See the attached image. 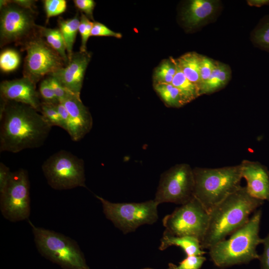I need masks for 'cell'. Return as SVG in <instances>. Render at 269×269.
I'll return each instance as SVG.
<instances>
[{"instance_id": "obj_1", "label": "cell", "mask_w": 269, "mask_h": 269, "mask_svg": "<svg viewBox=\"0 0 269 269\" xmlns=\"http://www.w3.org/2000/svg\"><path fill=\"white\" fill-rule=\"evenodd\" d=\"M0 151L17 153L42 146L52 127L30 106L1 100Z\"/></svg>"}, {"instance_id": "obj_2", "label": "cell", "mask_w": 269, "mask_h": 269, "mask_svg": "<svg viewBox=\"0 0 269 269\" xmlns=\"http://www.w3.org/2000/svg\"><path fill=\"white\" fill-rule=\"evenodd\" d=\"M264 201L255 198L246 187L241 186L209 211L208 225L201 247L209 249L242 227L250 219L251 214Z\"/></svg>"}, {"instance_id": "obj_3", "label": "cell", "mask_w": 269, "mask_h": 269, "mask_svg": "<svg viewBox=\"0 0 269 269\" xmlns=\"http://www.w3.org/2000/svg\"><path fill=\"white\" fill-rule=\"evenodd\" d=\"M262 215L261 209L256 210L247 223L231 234L229 239L219 242L209 249L210 258L215 266L225 268L259 259L257 247L263 241L259 235Z\"/></svg>"}, {"instance_id": "obj_4", "label": "cell", "mask_w": 269, "mask_h": 269, "mask_svg": "<svg viewBox=\"0 0 269 269\" xmlns=\"http://www.w3.org/2000/svg\"><path fill=\"white\" fill-rule=\"evenodd\" d=\"M193 170L194 196L208 212L241 186L240 164L215 168L196 167Z\"/></svg>"}, {"instance_id": "obj_5", "label": "cell", "mask_w": 269, "mask_h": 269, "mask_svg": "<svg viewBox=\"0 0 269 269\" xmlns=\"http://www.w3.org/2000/svg\"><path fill=\"white\" fill-rule=\"evenodd\" d=\"M28 222L42 256L63 269H90L76 241L61 233L36 227L29 219Z\"/></svg>"}, {"instance_id": "obj_6", "label": "cell", "mask_w": 269, "mask_h": 269, "mask_svg": "<svg viewBox=\"0 0 269 269\" xmlns=\"http://www.w3.org/2000/svg\"><path fill=\"white\" fill-rule=\"evenodd\" d=\"M102 203L106 217L124 234L134 231L139 226L152 224L158 218L154 200L140 203H113L96 195Z\"/></svg>"}, {"instance_id": "obj_7", "label": "cell", "mask_w": 269, "mask_h": 269, "mask_svg": "<svg viewBox=\"0 0 269 269\" xmlns=\"http://www.w3.org/2000/svg\"><path fill=\"white\" fill-rule=\"evenodd\" d=\"M42 170L54 189L86 188L84 161L69 151L62 150L52 154L44 162Z\"/></svg>"}, {"instance_id": "obj_8", "label": "cell", "mask_w": 269, "mask_h": 269, "mask_svg": "<svg viewBox=\"0 0 269 269\" xmlns=\"http://www.w3.org/2000/svg\"><path fill=\"white\" fill-rule=\"evenodd\" d=\"M209 222V212L194 196L163 219L164 233L177 236H191L201 243Z\"/></svg>"}, {"instance_id": "obj_9", "label": "cell", "mask_w": 269, "mask_h": 269, "mask_svg": "<svg viewBox=\"0 0 269 269\" xmlns=\"http://www.w3.org/2000/svg\"><path fill=\"white\" fill-rule=\"evenodd\" d=\"M0 47L15 42L23 44L37 33L35 12L11 0H0Z\"/></svg>"}, {"instance_id": "obj_10", "label": "cell", "mask_w": 269, "mask_h": 269, "mask_svg": "<svg viewBox=\"0 0 269 269\" xmlns=\"http://www.w3.org/2000/svg\"><path fill=\"white\" fill-rule=\"evenodd\" d=\"M22 45L26 52L23 77L35 84L45 75L66 66L60 56L39 35L38 31Z\"/></svg>"}, {"instance_id": "obj_11", "label": "cell", "mask_w": 269, "mask_h": 269, "mask_svg": "<svg viewBox=\"0 0 269 269\" xmlns=\"http://www.w3.org/2000/svg\"><path fill=\"white\" fill-rule=\"evenodd\" d=\"M194 187L193 168L187 163L177 164L161 174L154 200L158 205H183L194 197Z\"/></svg>"}, {"instance_id": "obj_12", "label": "cell", "mask_w": 269, "mask_h": 269, "mask_svg": "<svg viewBox=\"0 0 269 269\" xmlns=\"http://www.w3.org/2000/svg\"><path fill=\"white\" fill-rule=\"evenodd\" d=\"M30 184L26 170L12 172L4 190L0 193V208L3 217L11 222L28 219L30 214Z\"/></svg>"}, {"instance_id": "obj_13", "label": "cell", "mask_w": 269, "mask_h": 269, "mask_svg": "<svg viewBox=\"0 0 269 269\" xmlns=\"http://www.w3.org/2000/svg\"><path fill=\"white\" fill-rule=\"evenodd\" d=\"M90 59L91 54L87 51L73 52L66 66L49 75L55 78L69 92L80 96Z\"/></svg>"}, {"instance_id": "obj_14", "label": "cell", "mask_w": 269, "mask_h": 269, "mask_svg": "<svg viewBox=\"0 0 269 269\" xmlns=\"http://www.w3.org/2000/svg\"><path fill=\"white\" fill-rule=\"evenodd\" d=\"M69 113L67 132L74 141L82 139L91 131L93 119L80 97L71 93L62 103Z\"/></svg>"}, {"instance_id": "obj_15", "label": "cell", "mask_w": 269, "mask_h": 269, "mask_svg": "<svg viewBox=\"0 0 269 269\" xmlns=\"http://www.w3.org/2000/svg\"><path fill=\"white\" fill-rule=\"evenodd\" d=\"M0 99L31 106L40 112L41 101L36 84L23 77L13 80L2 81L0 85Z\"/></svg>"}, {"instance_id": "obj_16", "label": "cell", "mask_w": 269, "mask_h": 269, "mask_svg": "<svg viewBox=\"0 0 269 269\" xmlns=\"http://www.w3.org/2000/svg\"><path fill=\"white\" fill-rule=\"evenodd\" d=\"M242 178L247 182L246 188L253 197L269 201V171L258 161L247 159L240 163Z\"/></svg>"}, {"instance_id": "obj_17", "label": "cell", "mask_w": 269, "mask_h": 269, "mask_svg": "<svg viewBox=\"0 0 269 269\" xmlns=\"http://www.w3.org/2000/svg\"><path fill=\"white\" fill-rule=\"evenodd\" d=\"M219 4V1L215 0H190L182 10V21L190 28L207 23L218 11Z\"/></svg>"}, {"instance_id": "obj_18", "label": "cell", "mask_w": 269, "mask_h": 269, "mask_svg": "<svg viewBox=\"0 0 269 269\" xmlns=\"http://www.w3.org/2000/svg\"><path fill=\"white\" fill-rule=\"evenodd\" d=\"M172 246L180 247L186 256H203L206 254L201 249L200 241L197 238L191 236H174L163 232L159 249L163 251Z\"/></svg>"}, {"instance_id": "obj_19", "label": "cell", "mask_w": 269, "mask_h": 269, "mask_svg": "<svg viewBox=\"0 0 269 269\" xmlns=\"http://www.w3.org/2000/svg\"><path fill=\"white\" fill-rule=\"evenodd\" d=\"M231 77L230 67L226 64L216 61L209 78L200 88V95L209 94L220 90L228 84Z\"/></svg>"}, {"instance_id": "obj_20", "label": "cell", "mask_w": 269, "mask_h": 269, "mask_svg": "<svg viewBox=\"0 0 269 269\" xmlns=\"http://www.w3.org/2000/svg\"><path fill=\"white\" fill-rule=\"evenodd\" d=\"M201 55L191 52L182 55L176 61L186 77L199 89Z\"/></svg>"}, {"instance_id": "obj_21", "label": "cell", "mask_w": 269, "mask_h": 269, "mask_svg": "<svg viewBox=\"0 0 269 269\" xmlns=\"http://www.w3.org/2000/svg\"><path fill=\"white\" fill-rule=\"evenodd\" d=\"M37 31L47 43L60 56L66 65L69 59L65 41L59 29L37 25Z\"/></svg>"}, {"instance_id": "obj_22", "label": "cell", "mask_w": 269, "mask_h": 269, "mask_svg": "<svg viewBox=\"0 0 269 269\" xmlns=\"http://www.w3.org/2000/svg\"><path fill=\"white\" fill-rule=\"evenodd\" d=\"M80 22L78 13L71 18L65 20L60 18L58 21L59 29L65 41L69 60L73 53V47L79 31Z\"/></svg>"}, {"instance_id": "obj_23", "label": "cell", "mask_w": 269, "mask_h": 269, "mask_svg": "<svg viewBox=\"0 0 269 269\" xmlns=\"http://www.w3.org/2000/svg\"><path fill=\"white\" fill-rule=\"evenodd\" d=\"M175 61L176 71L171 84L179 90L186 104L200 96L199 89L186 77L178 65L176 59Z\"/></svg>"}, {"instance_id": "obj_24", "label": "cell", "mask_w": 269, "mask_h": 269, "mask_svg": "<svg viewBox=\"0 0 269 269\" xmlns=\"http://www.w3.org/2000/svg\"><path fill=\"white\" fill-rule=\"evenodd\" d=\"M154 89L166 106L179 108L185 105L180 91L171 83L154 84Z\"/></svg>"}, {"instance_id": "obj_25", "label": "cell", "mask_w": 269, "mask_h": 269, "mask_svg": "<svg viewBox=\"0 0 269 269\" xmlns=\"http://www.w3.org/2000/svg\"><path fill=\"white\" fill-rule=\"evenodd\" d=\"M176 71L175 59L169 58L163 60L154 70L153 74L154 84L171 83Z\"/></svg>"}, {"instance_id": "obj_26", "label": "cell", "mask_w": 269, "mask_h": 269, "mask_svg": "<svg viewBox=\"0 0 269 269\" xmlns=\"http://www.w3.org/2000/svg\"><path fill=\"white\" fill-rule=\"evenodd\" d=\"M255 44L269 52V15L262 19L252 34Z\"/></svg>"}, {"instance_id": "obj_27", "label": "cell", "mask_w": 269, "mask_h": 269, "mask_svg": "<svg viewBox=\"0 0 269 269\" xmlns=\"http://www.w3.org/2000/svg\"><path fill=\"white\" fill-rule=\"evenodd\" d=\"M20 62V57L14 49H7L0 54V68L4 72H10L16 70Z\"/></svg>"}, {"instance_id": "obj_28", "label": "cell", "mask_w": 269, "mask_h": 269, "mask_svg": "<svg viewBox=\"0 0 269 269\" xmlns=\"http://www.w3.org/2000/svg\"><path fill=\"white\" fill-rule=\"evenodd\" d=\"M57 105L41 102L40 112L50 126L59 127L65 130Z\"/></svg>"}, {"instance_id": "obj_29", "label": "cell", "mask_w": 269, "mask_h": 269, "mask_svg": "<svg viewBox=\"0 0 269 269\" xmlns=\"http://www.w3.org/2000/svg\"><path fill=\"white\" fill-rule=\"evenodd\" d=\"M43 3L46 23L51 17L62 14L67 8V1L65 0H45Z\"/></svg>"}, {"instance_id": "obj_30", "label": "cell", "mask_w": 269, "mask_h": 269, "mask_svg": "<svg viewBox=\"0 0 269 269\" xmlns=\"http://www.w3.org/2000/svg\"><path fill=\"white\" fill-rule=\"evenodd\" d=\"M80 24L79 26V32L81 38V44L80 51L82 52H87L86 44L88 40L91 36V31L93 25V22L83 13L80 17Z\"/></svg>"}, {"instance_id": "obj_31", "label": "cell", "mask_w": 269, "mask_h": 269, "mask_svg": "<svg viewBox=\"0 0 269 269\" xmlns=\"http://www.w3.org/2000/svg\"><path fill=\"white\" fill-rule=\"evenodd\" d=\"M206 259L203 256H190L186 257L176 266L168 264L169 269H200Z\"/></svg>"}, {"instance_id": "obj_32", "label": "cell", "mask_w": 269, "mask_h": 269, "mask_svg": "<svg viewBox=\"0 0 269 269\" xmlns=\"http://www.w3.org/2000/svg\"><path fill=\"white\" fill-rule=\"evenodd\" d=\"M38 92L41 102L54 105L59 103L47 78L41 82Z\"/></svg>"}, {"instance_id": "obj_33", "label": "cell", "mask_w": 269, "mask_h": 269, "mask_svg": "<svg viewBox=\"0 0 269 269\" xmlns=\"http://www.w3.org/2000/svg\"><path fill=\"white\" fill-rule=\"evenodd\" d=\"M216 61L212 59L201 55L200 67V79L201 87L205 83L209 78L214 67L216 65Z\"/></svg>"}, {"instance_id": "obj_34", "label": "cell", "mask_w": 269, "mask_h": 269, "mask_svg": "<svg viewBox=\"0 0 269 269\" xmlns=\"http://www.w3.org/2000/svg\"><path fill=\"white\" fill-rule=\"evenodd\" d=\"M49 83L59 103H62L71 92L67 90L55 78L48 75Z\"/></svg>"}, {"instance_id": "obj_35", "label": "cell", "mask_w": 269, "mask_h": 269, "mask_svg": "<svg viewBox=\"0 0 269 269\" xmlns=\"http://www.w3.org/2000/svg\"><path fill=\"white\" fill-rule=\"evenodd\" d=\"M91 36H112L117 38H121L122 37L120 33L113 31L105 25L99 22H93Z\"/></svg>"}, {"instance_id": "obj_36", "label": "cell", "mask_w": 269, "mask_h": 269, "mask_svg": "<svg viewBox=\"0 0 269 269\" xmlns=\"http://www.w3.org/2000/svg\"><path fill=\"white\" fill-rule=\"evenodd\" d=\"M75 6L89 19L94 20L93 10L95 6V2L93 0H74Z\"/></svg>"}, {"instance_id": "obj_37", "label": "cell", "mask_w": 269, "mask_h": 269, "mask_svg": "<svg viewBox=\"0 0 269 269\" xmlns=\"http://www.w3.org/2000/svg\"><path fill=\"white\" fill-rule=\"evenodd\" d=\"M264 246L263 253L260 255L259 260L261 269H269V233L263 238Z\"/></svg>"}, {"instance_id": "obj_38", "label": "cell", "mask_w": 269, "mask_h": 269, "mask_svg": "<svg viewBox=\"0 0 269 269\" xmlns=\"http://www.w3.org/2000/svg\"><path fill=\"white\" fill-rule=\"evenodd\" d=\"M12 172L8 167L3 163H0V193H1L7 186L10 178Z\"/></svg>"}, {"instance_id": "obj_39", "label": "cell", "mask_w": 269, "mask_h": 269, "mask_svg": "<svg viewBox=\"0 0 269 269\" xmlns=\"http://www.w3.org/2000/svg\"><path fill=\"white\" fill-rule=\"evenodd\" d=\"M57 107L65 127L64 130L67 132V125L69 121V113L63 104L59 103L57 105Z\"/></svg>"}, {"instance_id": "obj_40", "label": "cell", "mask_w": 269, "mask_h": 269, "mask_svg": "<svg viewBox=\"0 0 269 269\" xmlns=\"http://www.w3.org/2000/svg\"><path fill=\"white\" fill-rule=\"evenodd\" d=\"M13 3H14L18 5L27 9H29L33 12H35V0H11Z\"/></svg>"}, {"instance_id": "obj_41", "label": "cell", "mask_w": 269, "mask_h": 269, "mask_svg": "<svg viewBox=\"0 0 269 269\" xmlns=\"http://www.w3.org/2000/svg\"><path fill=\"white\" fill-rule=\"evenodd\" d=\"M247 1L251 6L261 7L269 4V0H248Z\"/></svg>"}, {"instance_id": "obj_42", "label": "cell", "mask_w": 269, "mask_h": 269, "mask_svg": "<svg viewBox=\"0 0 269 269\" xmlns=\"http://www.w3.org/2000/svg\"><path fill=\"white\" fill-rule=\"evenodd\" d=\"M150 269V268H145V269ZM167 269H169L168 268Z\"/></svg>"}]
</instances>
